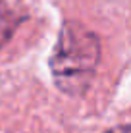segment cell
I'll return each mask as SVG.
<instances>
[{
	"mask_svg": "<svg viewBox=\"0 0 131 133\" xmlns=\"http://www.w3.org/2000/svg\"><path fill=\"white\" fill-rule=\"evenodd\" d=\"M98 41L81 25L67 23L62 29L56 50L52 54V71L64 91L83 87L98 62Z\"/></svg>",
	"mask_w": 131,
	"mask_h": 133,
	"instance_id": "6da1fadb",
	"label": "cell"
},
{
	"mask_svg": "<svg viewBox=\"0 0 131 133\" xmlns=\"http://www.w3.org/2000/svg\"><path fill=\"white\" fill-rule=\"evenodd\" d=\"M16 29V16L6 4V0H0V48L8 43Z\"/></svg>",
	"mask_w": 131,
	"mask_h": 133,
	"instance_id": "7a4b0ae2",
	"label": "cell"
},
{
	"mask_svg": "<svg viewBox=\"0 0 131 133\" xmlns=\"http://www.w3.org/2000/svg\"><path fill=\"white\" fill-rule=\"evenodd\" d=\"M106 133H131V125H118V127H114V129H110Z\"/></svg>",
	"mask_w": 131,
	"mask_h": 133,
	"instance_id": "3957f363",
	"label": "cell"
}]
</instances>
